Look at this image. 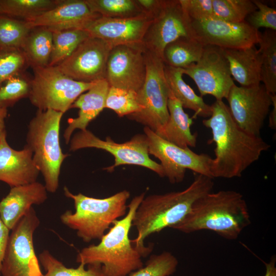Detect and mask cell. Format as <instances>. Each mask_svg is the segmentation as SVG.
<instances>
[{
  "label": "cell",
  "mask_w": 276,
  "mask_h": 276,
  "mask_svg": "<svg viewBox=\"0 0 276 276\" xmlns=\"http://www.w3.org/2000/svg\"><path fill=\"white\" fill-rule=\"evenodd\" d=\"M211 108V116L202 121L211 129V141L215 144V157L210 165L211 177H240L270 145L260 136L251 135L240 128L223 100H216Z\"/></svg>",
  "instance_id": "cell-1"
},
{
  "label": "cell",
  "mask_w": 276,
  "mask_h": 276,
  "mask_svg": "<svg viewBox=\"0 0 276 276\" xmlns=\"http://www.w3.org/2000/svg\"><path fill=\"white\" fill-rule=\"evenodd\" d=\"M213 179L197 174L190 185L182 191L150 195L144 198L132 220V226L135 227L137 236L131 240L143 257L147 256L152 249L145 246V239L180 222L198 199L212 191L214 185Z\"/></svg>",
  "instance_id": "cell-2"
},
{
  "label": "cell",
  "mask_w": 276,
  "mask_h": 276,
  "mask_svg": "<svg viewBox=\"0 0 276 276\" xmlns=\"http://www.w3.org/2000/svg\"><path fill=\"white\" fill-rule=\"evenodd\" d=\"M250 217L242 194L221 190L198 199L186 216L171 228L186 234L210 230L225 239L235 240L250 225Z\"/></svg>",
  "instance_id": "cell-3"
},
{
  "label": "cell",
  "mask_w": 276,
  "mask_h": 276,
  "mask_svg": "<svg viewBox=\"0 0 276 276\" xmlns=\"http://www.w3.org/2000/svg\"><path fill=\"white\" fill-rule=\"evenodd\" d=\"M144 197L145 193L135 196L128 205L126 215L113 222L98 244L81 249L76 262L85 266L101 264L107 276H126L143 267L142 255L131 243L129 234L136 210Z\"/></svg>",
  "instance_id": "cell-4"
},
{
  "label": "cell",
  "mask_w": 276,
  "mask_h": 276,
  "mask_svg": "<svg viewBox=\"0 0 276 276\" xmlns=\"http://www.w3.org/2000/svg\"><path fill=\"white\" fill-rule=\"evenodd\" d=\"M65 196L74 201L75 212L65 211L60 217L63 224L76 231L85 242L100 240L113 222L127 214V201L130 192L121 191L104 198L87 196L81 193L74 194L64 188Z\"/></svg>",
  "instance_id": "cell-5"
},
{
  "label": "cell",
  "mask_w": 276,
  "mask_h": 276,
  "mask_svg": "<svg viewBox=\"0 0 276 276\" xmlns=\"http://www.w3.org/2000/svg\"><path fill=\"white\" fill-rule=\"evenodd\" d=\"M63 113L51 109L37 111L30 120L26 145L33 153V161L42 175L48 192L55 193L59 187L61 165L68 156L60 142V123Z\"/></svg>",
  "instance_id": "cell-6"
},
{
  "label": "cell",
  "mask_w": 276,
  "mask_h": 276,
  "mask_svg": "<svg viewBox=\"0 0 276 276\" xmlns=\"http://www.w3.org/2000/svg\"><path fill=\"white\" fill-rule=\"evenodd\" d=\"M95 82L76 81L56 66L34 67V77L30 84L28 97L31 103L39 110L51 109L64 114Z\"/></svg>",
  "instance_id": "cell-7"
},
{
  "label": "cell",
  "mask_w": 276,
  "mask_h": 276,
  "mask_svg": "<svg viewBox=\"0 0 276 276\" xmlns=\"http://www.w3.org/2000/svg\"><path fill=\"white\" fill-rule=\"evenodd\" d=\"M146 74L145 82L137 92L142 109L127 116L156 132L168 122L169 88L164 73L163 60L145 49Z\"/></svg>",
  "instance_id": "cell-8"
},
{
  "label": "cell",
  "mask_w": 276,
  "mask_h": 276,
  "mask_svg": "<svg viewBox=\"0 0 276 276\" xmlns=\"http://www.w3.org/2000/svg\"><path fill=\"white\" fill-rule=\"evenodd\" d=\"M70 151L86 148H95L105 150L114 158L113 165L104 169L113 171L121 165H136L148 168L161 177H165L162 166L149 156L148 143L145 134H137L132 139L123 143H118L108 136L105 140L100 139L87 129L80 130L70 141Z\"/></svg>",
  "instance_id": "cell-9"
},
{
  "label": "cell",
  "mask_w": 276,
  "mask_h": 276,
  "mask_svg": "<svg viewBox=\"0 0 276 276\" xmlns=\"http://www.w3.org/2000/svg\"><path fill=\"white\" fill-rule=\"evenodd\" d=\"M39 224L32 206L12 228L2 262V276H43L33 245Z\"/></svg>",
  "instance_id": "cell-10"
},
{
  "label": "cell",
  "mask_w": 276,
  "mask_h": 276,
  "mask_svg": "<svg viewBox=\"0 0 276 276\" xmlns=\"http://www.w3.org/2000/svg\"><path fill=\"white\" fill-rule=\"evenodd\" d=\"M144 131L148 143L149 154L160 160L165 177L170 183L183 181L187 169L212 178V158L210 155L196 153L189 148L180 147L163 139L147 127H144Z\"/></svg>",
  "instance_id": "cell-11"
},
{
  "label": "cell",
  "mask_w": 276,
  "mask_h": 276,
  "mask_svg": "<svg viewBox=\"0 0 276 276\" xmlns=\"http://www.w3.org/2000/svg\"><path fill=\"white\" fill-rule=\"evenodd\" d=\"M182 69L195 82L201 97L210 95L222 100L235 84L224 50L219 47L204 45L199 60Z\"/></svg>",
  "instance_id": "cell-12"
},
{
  "label": "cell",
  "mask_w": 276,
  "mask_h": 276,
  "mask_svg": "<svg viewBox=\"0 0 276 276\" xmlns=\"http://www.w3.org/2000/svg\"><path fill=\"white\" fill-rule=\"evenodd\" d=\"M226 99L237 125L246 132L259 136L272 106L271 95L264 85L243 87L235 84Z\"/></svg>",
  "instance_id": "cell-13"
},
{
  "label": "cell",
  "mask_w": 276,
  "mask_h": 276,
  "mask_svg": "<svg viewBox=\"0 0 276 276\" xmlns=\"http://www.w3.org/2000/svg\"><path fill=\"white\" fill-rule=\"evenodd\" d=\"M182 37H193L191 20L179 0H166L147 29L142 44L146 50L163 60L166 47Z\"/></svg>",
  "instance_id": "cell-14"
},
{
  "label": "cell",
  "mask_w": 276,
  "mask_h": 276,
  "mask_svg": "<svg viewBox=\"0 0 276 276\" xmlns=\"http://www.w3.org/2000/svg\"><path fill=\"white\" fill-rule=\"evenodd\" d=\"M112 48L100 38L89 36L56 66L76 81L90 83L105 79L107 60Z\"/></svg>",
  "instance_id": "cell-15"
},
{
  "label": "cell",
  "mask_w": 276,
  "mask_h": 276,
  "mask_svg": "<svg viewBox=\"0 0 276 276\" xmlns=\"http://www.w3.org/2000/svg\"><path fill=\"white\" fill-rule=\"evenodd\" d=\"M193 38L204 45H212L223 49H239L258 43L260 31L246 21L231 22L215 17L191 20Z\"/></svg>",
  "instance_id": "cell-16"
},
{
  "label": "cell",
  "mask_w": 276,
  "mask_h": 276,
  "mask_svg": "<svg viewBox=\"0 0 276 276\" xmlns=\"http://www.w3.org/2000/svg\"><path fill=\"white\" fill-rule=\"evenodd\" d=\"M146 66L142 43L113 47L108 56L105 79L110 86L137 92L145 82Z\"/></svg>",
  "instance_id": "cell-17"
},
{
  "label": "cell",
  "mask_w": 276,
  "mask_h": 276,
  "mask_svg": "<svg viewBox=\"0 0 276 276\" xmlns=\"http://www.w3.org/2000/svg\"><path fill=\"white\" fill-rule=\"evenodd\" d=\"M153 17L144 13L128 18L100 17L84 29L91 37L100 38L112 47L142 43Z\"/></svg>",
  "instance_id": "cell-18"
},
{
  "label": "cell",
  "mask_w": 276,
  "mask_h": 276,
  "mask_svg": "<svg viewBox=\"0 0 276 276\" xmlns=\"http://www.w3.org/2000/svg\"><path fill=\"white\" fill-rule=\"evenodd\" d=\"M92 12L84 0L59 1L56 6L40 14L26 19L31 29L44 28L52 32L84 29L94 19L101 17Z\"/></svg>",
  "instance_id": "cell-19"
},
{
  "label": "cell",
  "mask_w": 276,
  "mask_h": 276,
  "mask_svg": "<svg viewBox=\"0 0 276 276\" xmlns=\"http://www.w3.org/2000/svg\"><path fill=\"white\" fill-rule=\"evenodd\" d=\"M40 173L31 150L25 145L17 150L7 140L6 130L0 131V181L13 187L37 181Z\"/></svg>",
  "instance_id": "cell-20"
},
{
  "label": "cell",
  "mask_w": 276,
  "mask_h": 276,
  "mask_svg": "<svg viewBox=\"0 0 276 276\" xmlns=\"http://www.w3.org/2000/svg\"><path fill=\"white\" fill-rule=\"evenodd\" d=\"M47 192L44 185L37 181L11 187L0 201V219L12 230L33 205H39L47 200Z\"/></svg>",
  "instance_id": "cell-21"
},
{
  "label": "cell",
  "mask_w": 276,
  "mask_h": 276,
  "mask_svg": "<svg viewBox=\"0 0 276 276\" xmlns=\"http://www.w3.org/2000/svg\"><path fill=\"white\" fill-rule=\"evenodd\" d=\"M110 86L106 80L95 82L86 93L81 94L71 105V108H78V116L70 118L63 133L66 144H69L73 133L76 129H87L89 124L96 119L105 108V101Z\"/></svg>",
  "instance_id": "cell-22"
},
{
  "label": "cell",
  "mask_w": 276,
  "mask_h": 276,
  "mask_svg": "<svg viewBox=\"0 0 276 276\" xmlns=\"http://www.w3.org/2000/svg\"><path fill=\"white\" fill-rule=\"evenodd\" d=\"M167 105L169 113L168 122L155 132L163 139L180 147H195L197 134L192 133L190 129L193 118L185 112L181 103L170 90Z\"/></svg>",
  "instance_id": "cell-23"
},
{
  "label": "cell",
  "mask_w": 276,
  "mask_h": 276,
  "mask_svg": "<svg viewBox=\"0 0 276 276\" xmlns=\"http://www.w3.org/2000/svg\"><path fill=\"white\" fill-rule=\"evenodd\" d=\"M231 76L241 86L261 84V56L255 45L239 49H223Z\"/></svg>",
  "instance_id": "cell-24"
},
{
  "label": "cell",
  "mask_w": 276,
  "mask_h": 276,
  "mask_svg": "<svg viewBox=\"0 0 276 276\" xmlns=\"http://www.w3.org/2000/svg\"><path fill=\"white\" fill-rule=\"evenodd\" d=\"M164 73L170 91L181 103L183 108L194 111L193 118L197 116L209 118L211 105L206 104L202 97L198 96L182 78V69L164 65Z\"/></svg>",
  "instance_id": "cell-25"
},
{
  "label": "cell",
  "mask_w": 276,
  "mask_h": 276,
  "mask_svg": "<svg viewBox=\"0 0 276 276\" xmlns=\"http://www.w3.org/2000/svg\"><path fill=\"white\" fill-rule=\"evenodd\" d=\"M204 47L193 37H180L166 47L163 62L169 66L185 68L199 60Z\"/></svg>",
  "instance_id": "cell-26"
},
{
  "label": "cell",
  "mask_w": 276,
  "mask_h": 276,
  "mask_svg": "<svg viewBox=\"0 0 276 276\" xmlns=\"http://www.w3.org/2000/svg\"><path fill=\"white\" fill-rule=\"evenodd\" d=\"M258 44L261 56V81L271 95L276 94V31L260 32Z\"/></svg>",
  "instance_id": "cell-27"
},
{
  "label": "cell",
  "mask_w": 276,
  "mask_h": 276,
  "mask_svg": "<svg viewBox=\"0 0 276 276\" xmlns=\"http://www.w3.org/2000/svg\"><path fill=\"white\" fill-rule=\"evenodd\" d=\"M22 48L26 58L34 67L48 65L53 48L52 32L39 28L30 33Z\"/></svg>",
  "instance_id": "cell-28"
},
{
  "label": "cell",
  "mask_w": 276,
  "mask_h": 276,
  "mask_svg": "<svg viewBox=\"0 0 276 276\" xmlns=\"http://www.w3.org/2000/svg\"><path fill=\"white\" fill-rule=\"evenodd\" d=\"M53 48L48 65L56 66L68 57L90 36L84 29L52 32Z\"/></svg>",
  "instance_id": "cell-29"
},
{
  "label": "cell",
  "mask_w": 276,
  "mask_h": 276,
  "mask_svg": "<svg viewBox=\"0 0 276 276\" xmlns=\"http://www.w3.org/2000/svg\"><path fill=\"white\" fill-rule=\"evenodd\" d=\"M38 260L45 271L43 276H107L101 264H88L86 269L82 264L77 268H69L48 250L40 254Z\"/></svg>",
  "instance_id": "cell-30"
},
{
  "label": "cell",
  "mask_w": 276,
  "mask_h": 276,
  "mask_svg": "<svg viewBox=\"0 0 276 276\" xmlns=\"http://www.w3.org/2000/svg\"><path fill=\"white\" fill-rule=\"evenodd\" d=\"M90 10L102 17L128 18L144 13L135 0H84Z\"/></svg>",
  "instance_id": "cell-31"
},
{
  "label": "cell",
  "mask_w": 276,
  "mask_h": 276,
  "mask_svg": "<svg viewBox=\"0 0 276 276\" xmlns=\"http://www.w3.org/2000/svg\"><path fill=\"white\" fill-rule=\"evenodd\" d=\"M213 17L231 22L245 21L257 10L251 0H212Z\"/></svg>",
  "instance_id": "cell-32"
},
{
  "label": "cell",
  "mask_w": 276,
  "mask_h": 276,
  "mask_svg": "<svg viewBox=\"0 0 276 276\" xmlns=\"http://www.w3.org/2000/svg\"><path fill=\"white\" fill-rule=\"evenodd\" d=\"M56 0H0V14L27 19L57 5Z\"/></svg>",
  "instance_id": "cell-33"
},
{
  "label": "cell",
  "mask_w": 276,
  "mask_h": 276,
  "mask_svg": "<svg viewBox=\"0 0 276 276\" xmlns=\"http://www.w3.org/2000/svg\"><path fill=\"white\" fill-rule=\"evenodd\" d=\"M105 108L114 111L119 117L138 112L142 109L137 92L110 86L105 104Z\"/></svg>",
  "instance_id": "cell-34"
},
{
  "label": "cell",
  "mask_w": 276,
  "mask_h": 276,
  "mask_svg": "<svg viewBox=\"0 0 276 276\" xmlns=\"http://www.w3.org/2000/svg\"><path fill=\"white\" fill-rule=\"evenodd\" d=\"M31 30L25 21L0 15V49L22 48Z\"/></svg>",
  "instance_id": "cell-35"
},
{
  "label": "cell",
  "mask_w": 276,
  "mask_h": 276,
  "mask_svg": "<svg viewBox=\"0 0 276 276\" xmlns=\"http://www.w3.org/2000/svg\"><path fill=\"white\" fill-rule=\"evenodd\" d=\"M178 265L176 257L171 252L163 251L151 255L145 265L126 276H170Z\"/></svg>",
  "instance_id": "cell-36"
},
{
  "label": "cell",
  "mask_w": 276,
  "mask_h": 276,
  "mask_svg": "<svg viewBox=\"0 0 276 276\" xmlns=\"http://www.w3.org/2000/svg\"><path fill=\"white\" fill-rule=\"evenodd\" d=\"M0 85L11 77H14L22 68L26 57L18 49H1Z\"/></svg>",
  "instance_id": "cell-37"
},
{
  "label": "cell",
  "mask_w": 276,
  "mask_h": 276,
  "mask_svg": "<svg viewBox=\"0 0 276 276\" xmlns=\"http://www.w3.org/2000/svg\"><path fill=\"white\" fill-rule=\"evenodd\" d=\"M257 10L245 21L257 30L261 28L276 31V10L259 0H252Z\"/></svg>",
  "instance_id": "cell-38"
},
{
  "label": "cell",
  "mask_w": 276,
  "mask_h": 276,
  "mask_svg": "<svg viewBox=\"0 0 276 276\" xmlns=\"http://www.w3.org/2000/svg\"><path fill=\"white\" fill-rule=\"evenodd\" d=\"M30 84L19 77H13L0 87V104L7 107L16 101L28 96Z\"/></svg>",
  "instance_id": "cell-39"
},
{
  "label": "cell",
  "mask_w": 276,
  "mask_h": 276,
  "mask_svg": "<svg viewBox=\"0 0 276 276\" xmlns=\"http://www.w3.org/2000/svg\"><path fill=\"white\" fill-rule=\"evenodd\" d=\"M191 20H201L213 17L212 0H179Z\"/></svg>",
  "instance_id": "cell-40"
},
{
  "label": "cell",
  "mask_w": 276,
  "mask_h": 276,
  "mask_svg": "<svg viewBox=\"0 0 276 276\" xmlns=\"http://www.w3.org/2000/svg\"><path fill=\"white\" fill-rule=\"evenodd\" d=\"M143 13L153 17L163 7L166 0H135Z\"/></svg>",
  "instance_id": "cell-41"
},
{
  "label": "cell",
  "mask_w": 276,
  "mask_h": 276,
  "mask_svg": "<svg viewBox=\"0 0 276 276\" xmlns=\"http://www.w3.org/2000/svg\"><path fill=\"white\" fill-rule=\"evenodd\" d=\"M10 231L0 219V273L9 238Z\"/></svg>",
  "instance_id": "cell-42"
},
{
  "label": "cell",
  "mask_w": 276,
  "mask_h": 276,
  "mask_svg": "<svg viewBox=\"0 0 276 276\" xmlns=\"http://www.w3.org/2000/svg\"><path fill=\"white\" fill-rule=\"evenodd\" d=\"M272 109L269 116V126L272 129L276 128V95H271Z\"/></svg>",
  "instance_id": "cell-43"
},
{
  "label": "cell",
  "mask_w": 276,
  "mask_h": 276,
  "mask_svg": "<svg viewBox=\"0 0 276 276\" xmlns=\"http://www.w3.org/2000/svg\"><path fill=\"white\" fill-rule=\"evenodd\" d=\"M265 272L264 276H276V258L272 257L269 262L264 263Z\"/></svg>",
  "instance_id": "cell-44"
},
{
  "label": "cell",
  "mask_w": 276,
  "mask_h": 276,
  "mask_svg": "<svg viewBox=\"0 0 276 276\" xmlns=\"http://www.w3.org/2000/svg\"><path fill=\"white\" fill-rule=\"evenodd\" d=\"M7 107L0 104V131L5 129V119L7 116Z\"/></svg>",
  "instance_id": "cell-45"
}]
</instances>
